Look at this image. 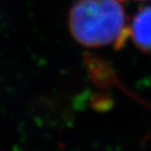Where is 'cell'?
Listing matches in <instances>:
<instances>
[{
	"label": "cell",
	"mask_w": 151,
	"mask_h": 151,
	"mask_svg": "<svg viewBox=\"0 0 151 151\" xmlns=\"http://www.w3.org/2000/svg\"><path fill=\"white\" fill-rule=\"evenodd\" d=\"M137 1H147V0H137Z\"/></svg>",
	"instance_id": "3"
},
{
	"label": "cell",
	"mask_w": 151,
	"mask_h": 151,
	"mask_svg": "<svg viewBox=\"0 0 151 151\" xmlns=\"http://www.w3.org/2000/svg\"><path fill=\"white\" fill-rule=\"evenodd\" d=\"M68 26L73 37L87 47L119 50L129 37L123 0H78L69 11Z\"/></svg>",
	"instance_id": "1"
},
{
	"label": "cell",
	"mask_w": 151,
	"mask_h": 151,
	"mask_svg": "<svg viewBox=\"0 0 151 151\" xmlns=\"http://www.w3.org/2000/svg\"><path fill=\"white\" fill-rule=\"evenodd\" d=\"M129 36L137 48L151 54V5L135 13L129 25Z\"/></svg>",
	"instance_id": "2"
}]
</instances>
